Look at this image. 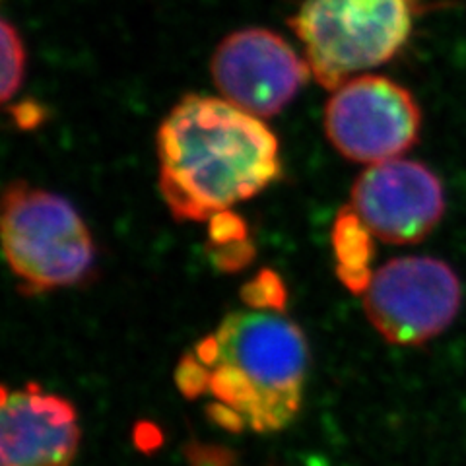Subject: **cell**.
Segmentation results:
<instances>
[{
    "label": "cell",
    "mask_w": 466,
    "mask_h": 466,
    "mask_svg": "<svg viewBox=\"0 0 466 466\" xmlns=\"http://www.w3.org/2000/svg\"><path fill=\"white\" fill-rule=\"evenodd\" d=\"M12 113H14V119H16V123L20 127H24V128L35 127L43 119H46V109L35 106L34 101H25V104H20L16 107H12Z\"/></svg>",
    "instance_id": "obj_12"
},
{
    "label": "cell",
    "mask_w": 466,
    "mask_h": 466,
    "mask_svg": "<svg viewBox=\"0 0 466 466\" xmlns=\"http://www.w3.org/2000/svg\"><path fill=\"white\" fill-rule=\"evenodd\" d=\"M3 249L24 294L90 280L96 245L78 210L56 193L14 181L3 195Z\"/></svg>",
    "instance_id": "obj_3"
},
{
    "label": "cell",
    "mask_w": 466,
    "mask_h": 466,
    "mask_svg": "<svg viewBox=\"0 0 466 466\" xmlns=\"http://www.w3.org/2000/svg\"><path fill=\"white\" fill-rule=\"evenodd\" d=\"M210 75L229 104L258 119L279 115L313 78L308 58L265 27H245L220 41Z\"/></svg>",
    "instance_id": "obj_7"
},
{
    "label": "cell",
    "mask_w": 466,
    "mask_h": 466,
    "mask_svg": "<svg viewBox=\"0 0 466 466\" xmlns=\"http://www.w3.org/2000/svg\"><path fill=\"white\" fill-rule=\"evenodd\" d=\"M361 296L370 323L385 340L420 346L453 325L462 286L441 258L399 257L371 274Z\"/></svg>",
    "instance_id": "obj_5"
},
{
    "label": "cell",
    "mask_w": 466,
    "mask_h": 466,
    "mask_svg": "<svg viewBox=\"0 0 466 466\" xmlns=\"http://www.w3.org/2000/svg\"><path fill=\"white\" fill-rule=\"evenodd\" d=\"M350 208L373 238L412 245L424 241L443 220L445 191L428 166L397 157L360 175Z\"/></svg>",
    "instance_id": "obj_8"
},
{
    "label": "cell",
    "mask_w": 466,
    "mask_h": 466,
    "mask_svg": "<svg viewBox=\"0 0 466 466\" xmlns=\"http://www.w3.org/2000/svg\"><path fill=\"white\" fill-rule=\"evenodd\" d=\"M309 344L284 308L233 311L181 358L175 383L207 399V416L228 431L274 433L301 410Z\"/></svg>",
    "instance_id": "obj_1"
},
{
    "label": "cell",
    "mask_w": 466,
    "mask_h": 466,
    "mask_svg": "<svg viewBox=\"0 0 466 466\" xmlns=\"http://www.w3.org/2000/svg\"><path fill=\"white\" fill-rule=\"evenodd\" d=\"M421 111L395 80L360 75L332 90L325 107V133L344 157L360 164L397 159L418 142Z\"/></svg>",
    "instance_id": "obj_6"
},
{
    "label": "cell",
    "mask_w": 466,
    "mask_h": 466,
    "mask_svg": "<svg viewBox=\"0 0 466 466\" xmlns=\"http://www.w3.org/2000/svg\"><path fill=\"white\" fill-rule=\"evenodd\" d=\"M25 46L8 20H3V84H0V97L6 104L16 92L25 76Z\"/></svg>",
    "instance_id": "obj_11"
},
{
    "label": "cell",
    "mask_w": 466,
    "mask_h": 466,
    "mask_svg": "<svg viewBox=\"0 0 466 466\" xmlns=\"http://www.w3.org/2000/svg\"><path fill=\"white\" fill-rule=\"evenodd\" d=\"M371 238L373 236L358 220L352 208H342L332 231L334 253H337L342 282L352 291H358V294H363L373 274L370 268V262L373 258Z\"/></svg>",
    "instance_id": "obj_10"
},
{
    "label": "cell",
    "mask_w": 466,
    "mask_h": 466,
    "mask_svg": "<svg viewBox=\"0 0 466 466\" xmlns=\"http://www.w3.org/2000/svg\"><path fill=\"white\" fill-rule=\"evenodd\" d=\"M159 193L175 220L226 214L280 177L279 138L224 97L188 94L157 128Z\"/></svg>",
    "instance_id": "obj_2"
},
{
    "label": "cell",
    "mask_w": 466,
    "mask_h": 466,
    "mask_svg": "<svg viewBox=\"0 0 466 466\" xmlns=\"http://www.w3.org/2000/svg\"><path fill=\"white\" fill-rule=\"evenodd\" d=\"M75 404L35 383L3 387L0 466H70L80 447Z\"/></svg>",
    "instance_id": "obj_9"
},
{
    "label": "cell",
    "mask_w": 466,
    "mask_h": 466,
    "mask_svg": "<svg viewBox=\"0 0 466 466\" xmlns=\"http://www.w3.org/2000/svg\"><path fill=\"white\" fill-rule=\"evenodd\" d=\"M418 8L420 0H303L289 25L313 78L337 90L404 49Z\"/></svg>",
    "instance_id": "obj_4"
}]
</instances>
